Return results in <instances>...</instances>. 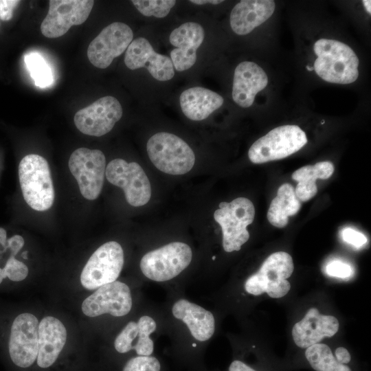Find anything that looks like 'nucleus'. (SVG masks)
Returning <instances> with one entry per match:
<instances>
[{
  "instance_id": "nucleus-7",
  "label": "nucleus",
  "mask_w": 371,
  "mask_h": 371,
  "mask_svg": "<svg viewBox=\"0 0 371 371\" xmlns=\"http://www.w3.org/2000/svg\"><path fill=\"white\" fill-rule=\"evenodd\" d=\"M192 253L187 244L172 242L146 253L141 259L143 274L156 282L170 280L190 265Z\"/></svg>"
},
{
  "instance_id": "nucleus-25",
  "label": "nucleus",
  "mask_w": 371,
  "mask_h": 371,
  "mask_svg": "<svg viewBox=\"0 0 371 371\" xmlns=\"http://www.w3.org/2000/svg\"><path fill=\"white\" fill-rule=\"evenodd\" d=\"M301 207V202L296 196L293 187L284 183L279 187L277 196L271 201L267 212L269 222L276 227H285L289 217L296 214Z\"/></svg>"
},
{
  "instance_id": "nucleus-21",
  "label": "nucleus",
  "mask_w": 371,
  "mask_h": 371,
  "mask_svg": "<svg viewBox=\"0 0 371 371\" xmlns=\"http://www.w3.org/2000/svg\"><path fill=\"white\" fill-rule=\"evenodd\" d=\"M276 4L272 0H243L230 14L232 30L238 35H246L266 21L273 14Z\"/></svg>"
},
{
  "instance_id": "nucleus-18",
  "label": "nucleus",
  "mask_w": 371,
  "mask_h": 371,
  "mask_svg": "<svg viewBox=\"0 0 371 371\" xmlns=\"http://www.w3.org/2000/svg\"><path fill=\"white\" fill-rule=\"evenodd\" d=\"M339 327L337 319L332 315L320 314L316 308H311L304 317L295 324L292 337L295 345L307 348L319 344L324 337L335 335Z\"/></svg>"
},
{
  "instance_id": "nucleus-23",
  "label": "nucleus",
  "mask_w": 371,
  "mask_h": 371,
  "mask_svg": "<svg viewBox=\"0 0 371 371\" xmlns=\"http://www.w3.org/2000/svg\"><path fill=\"white\" fill-rule=\"evenodd\" d=\"M179 101L181 110L188 118L200 121L220 108L224 100L213 91L201 87H194L183 91L180 95Z\"/></svg>"
},
{
  "instance_id": "nucleus-43",
  "label": "nucleus",
  "mask_w": 371,
  "mask_h": 371,
  "mask_svg": "<svg viewBox=\"0 0 371 371\" xmlns=\"http://www.w3.org/2000/svg\"><path fill=\"white\" fill-rule=\"evenodd\" d=\"M27 251H24V252L22 254V257H23V258H25V259H27Z\"/></svg>"
},
{
  "instance_id": "nucleus-24",
  "label": "nucleus",
  "mask_w": 371,
  "mask_h": 371,
  "mask_svg": "<svg viewBox=\"0 0 371 371\" xmlns=\"http://www.w3.org/2000/svg\"><path fill=\"white\" fill-rule=\"evenodd\" d=\"M334 172V166L330 161H320L315 165L303 166L295 170L292 179L297 182L295 192L300 202L310 200L317 192L315 181L317 179H327Z\"/></svg>"
},
{
  "instance_id": "nucleus-45",
  "label": "nucleus",
  "mask_w": 371,
  "mask_h": 371,
  "mask_svg": "<svg viewBox=\"0 0 371 371\" xmlns=\"http://www.w3.org/2000/svg\"><path fill=\"white\" fill-rule=\"evenodd\" d=\"M212 259L214 260V259H215V256L212 257Z\"/></svg>"
},
{
  "instance_id": "nucleus-38",
  "label": "nucleus",
  "mask_w": 371,
  "mask_h": 371,
  "mask_svg": "<svg viewBox=\"0 0 371 371\" xmlns=\"http://www.w3.org/2000/svg\"><path fill=\"white\" fill-rule=\"evenodd\" d=\"M228 371H256L249 366H248L245 362L239 360H234L229 365Z\"/></svg>"
},
{
  "instance_id": "nucleus-6",
  "label": "nucleus",
  "mask_w": 371,
  "mask_h": 371,
  "mask_svg": "<svg viewBox=\"0 0 371 371\" xmlns=\"http://www.w3.org/2000/svg\"><path fill=\"white\" fill-rule=\"evenodd\" d=\"M307 142L306 133L298 126H280L257 139L248 157L254 164L281 159L300 150Z\"/></svg>"
},
{
  "instance_id": "nucleus-8",
  "label": "nucleus",
  "mask_w": 371,
  "mask_h": 371,
  "mask_svg": "<svg viewBox=\"0 0 371 371\" xmlns=\"http://www.w3.org/2000/svg\"><path fill=\"white\" fill-rule=\"evenodd\" d=\"M124 251L115 241L105 243L91 256L81 275L82 285L88 290L113 282L119 277L124 265Z\"/></svg>"
},
{
  "instance_id": "nucleus-4",
  "label": "nucleus",
  "mask_w": 371,
  "mask_h": 371,
  "mask_svg": "<svg viewBox=\"0 0 371 371\" xmlns=\"http://www.w3.org/2000/svg\"><path fill=\"white\" fill-rule=\"evenodd\" d=\"M293 269V259L288 253H273L260 269L247 278L245 289L254 295L267 293L272 298L282 297L290 291L291 284L286 279L292 275Z\"/></svg>"
},
{
  "instance_id": "nucleus-13",
  "label": "nucleus",
  "mask_w": 371,
  "mask_h": 371,
  "mask_svg": "<svg viewBox=\"0 0 371 371\" xmlns=\"http://www.w3.org/2000/svg\"><path fill=\"white\" fill-rule=\"evenodd\" d=\"M122 108L114 97L99 98L74 115L76 128L82 133L100 137L108 133L122 116Z\"/></svg>"
},
{
  "instance_id": "nucleus-33",
  "label": "nucleus",
  "mask_w": 371,
  "mask_h": 371,
  "mask_svg": "<svg viewBox=\"0 0 371 371\" xmlns=\"http://www.w3.org/2000/svg\"><path fill=\"white\" fill-rule=\"evenodd\" d=\"M326 271L328 276L345 278L351 276L352 269L346 263L341 261H333L327 265Z\"/></svg>"
},
{
  "instance_id": "nucleus-10",
  "label": "nucleus",
  "mask_w": 371,
  "mask_h": 371,
  "mask_svg": "<svg viewBox=\"0 0 371 371\" xmlns=\"http://www.w3.org/2000/svg\"><path fill=\"white\" fill-rule=\"evenodd\" d=\"M109 182L121 188L126 201L132 206L146 204L151 196V186L143 168L136 162L128 163L120 158L111 161L106 168Z\"/></svg>"
},
{
  "instance_id": "nucleus-26",
  "label": "nucleus",
  "mask_w": 371,
  "mask_h": 371,
  "mask_svg": "<svg viewBox=\"0 0 371 371\" xmlns=\"http://www.w3.org/2000/svg\"><path fill=\"white\" fill-rule=\"evenodd\" d=\"M304 357L315 371H352L348 365L338 362L325 344L319 343L306 348Z\"/></svg>"
},
{
  "instance_id": "nucleus-40",
  "label": "nucleus",
  "mask_w": 371,
  "mask_h": 371,
  "mask_svg": "<svg viewBox=\"0 0 371 371\" xmlns=\"http://www.w3.org/2000/svg\"><path fill=\"white\" fill-rule=\"evenodd\" d=\"M0 244L5 249L7 245L6 231L0 227Z\"/></svg>"
},
{
  "instance_id": "nucleus-36",
  "label": "nucleus",
  "mask_w": 371,
  "mask_h": 371,
  "mask_svg": "<svg viewBox=\"0 0 371 371\" xmlns=\"http://www.w3.org/2000/svg\"><path fill=\"white\" fill-rule=\"evenodd\" d=\"M25 243L24 239L21 236L14 235L7 240V245L5 247L10 249L12 257H14L17 253L23 247Z\"/></svg>"
},
{
  "instance_id": "nucleus-34",
  "label": "nucleus",
  "mask_w": 371,
  "mask_h": 371,
  "mask_svg": "<svg viewBox=\"0 0 371 371\" xmlns=\"http://www.w3.org/2000/svg\"><path fill=\"white\" fill-rule=\"evenodd\" d=\"M341 236L345 242L356 247H359L367 243V238L363 234L351 228L344 229Z\"/></svg>"
},
{
  "instance_id": "nucleus-32",
  "label": "nucleus",
  "mask_w": 371,
  "mask_h": 371,
  "mask_svg": "<svg viewBox=\"0 0 371 371\" xmlns=\"http://www.w3.org/2000/svg\"><path fill=\"white\" fill-rule=\"evenodd\" d=\"M4 277L15 282L23 280L28 275V268L22 262L10 256L3 269Z\"/></svg>"
},
{
  "instance_id": "nucleus-15",
  "label": "nucleus",
  "mask_w": 371,
  "mask_h": 371,
  "mask_svg": "<svg viewBox=\"0 0 371 371\" xmlns=\"http://www.w3.org/2000/svg\"><path fill=\"white\" fill-rule=\"evenodd\" d=\"M131 307L129 287L116 280L98 288L82 304V313L91 317L105 313L115 317L124 316L130 312Z\"/></svg>"
},
{
  "instance_id": "nucleus-31",
  "label": "nucleus",
  "mask_w": 371,
  "mask_h": 371,
  "mask_svg": "<svg viewBox=\"0 0 371 371\" xmlns=\"http://www.w3.org/2000/svg\"><path fill=\"white\" fill-rule=\"evenodd\" d=\"M160 361L153 356H137L130 359L122 371H161Z\"/></svg>"
},
{
  "instance_id": "nucleus-14",
  "label": "nucleus",
  "mask_w": 371,
  "mask_h": 371,
  "mask_svg": "<svg viewBox=\"0 0 371 371\" xmlns=\"http://www.w3.org/2000/svg\"><path fill=\"white\" fill-rule=\"evenodd\" d=\"M38 324V319L29 313L19 315L12 323L9 353L12 362L19 367H30L37 358Z\"/></svg>"
},
{
  "instance_id": "nucleus-2",
  "label": "nucleus",
  "mask_w": 371,
  "mask_h": 371,
  "mask_svg": "<svg viewBox=\"0 0 371 371\" xmlns=\"http://www.w3.org/2000/svg\"><path fill=\"white\" fill-rule=\"evenodd\" d=\"M19 177L23 198L37 211L49 209L54 200V189L47 160L38 155L25 156L19 165Z\"/></svg>"
},
{
  "instance_id": "nucleus-27",
  "label": "nucleus",
  "mask_w": 371,
  "mask_h": 371,
  "mask_svg": "<svg viewBox=\"0 0 371 371\" xmlns=\"http://www.w3.org/2000/svg\"><path fill=\"white\" fill-rule=\"evenodd\" d=\"M24 61L36 86L45 88L54 82L52 71L44 58L38 52L26 54Z\"/></svg>"
},
{
  "instance_id": "nucleus-39",
  "label": "nucleus",
  "mask_w": 371,
  "mask_h": 371,
  "mask_svg": "<svg viewBox=\"0 0 371 371\" xmlns=\"http://www.w3.org/2000/svg\"><path fill=\"white\" fill-rule=\"evenodd\" d=\"M190 2L197 4L202 5L205 3H212V4H218L223 2V1L219 0H191Z\"/></svg>"
},
{
  "instance_id": "nucleus-44",
  "label": "nucleus",
  "mask_w": 371,
  "mask_h": 371,
  "mask_svg": "<svg viewBox=\"0 0 371 371\" xmlns=\"http://www.w3.org/2000/svg\"><path fill=\"white\" fill-rule=\"evenodd\" d=\"M306 67V69H307L308 71H313V67H310V66H308V65H307Z\"/></svg>"
},
{
  "instance_id": "nucleus-22",
  "label": "nucleus",
  "mask_w": 371,
  "mask_h": 371,
  "mask_svg": "<svg viewBox=\"0 0 371 371\" xmlns=\"http://www.w3.org/2000/svg\"><path fill=\"white\" fill-rule=\"evenodd\" d=\"M172 312L175 318L186 324L196 340L205 341L213 335L215 322L210 311L187 300L181 299L175 303Z\"/></svg>"
},
{
  "instance_id": "nucleus-11",
  "label": "nucleus",
  "mask_w": 371,
  "mask_h": 371,
  "mask_svg": "<svg viewBox=\"0 0 371 371\" xmlns=\"http://www.w3.org/2000/svg\"><path fill=\"white\" fill-rule=\"evenodd\" d=\"M91 0H50L48 12L41 23V33L54 38L65 34L73 25L83 23L93 6Z\"/></svg>"
},
{
  "instance_id": "nucleus-9",
  "label": "nucleus",
  "mask_w": 371,
  "mask_h": 371,
  "mask_svg": "<svg viewBox=\"0 0 371 371\" xmlns=\"http://www.w3.org/2000/svg\"><path fill=\"white\" fill-rule=\"evenodd\" d=\"M68 164L81 194L88 200L96 199L102 191L105 175L104 153L100 150L79 148L71 153Z\"/></svg>"
},
{
  "instance_id": "nucleus-35",
  "label": "nucleus",
  "mask_w": 371,
  "mask_h": 371,
  "mask_svg": "<svg viewBox=\"0 0 371 371\" xmlns=\"http://www.w3.org/2000/svg\"><path fill=\"white\" fill-rule=\"evenodd\" d=\"M20 3L15 0H0V19L3 21L10 20L14 8Z\"/></svg>"
},
{
  "instance_id": "nucleus-29",
  "label": "nucleus",
  "mask_w": 371,
  "mask_h": 371,
  "mask_svg": "<svg viewBox=\"0 0 371 371\" xmlns=\"http://www.w3.org/2000/svg\"><path fill=\"white\" fill-rule=\"evenodd\" d=\"M131 2L144 16L157 18L166 16L176 3L174 0H133Z\"/></svg>"
},
{
  "instance_id": "nucleus-28",
  "label": "nucleus",
  "mask_w": 371,
  "mask_h": 371,
  "mask_svg": "<svg viewBox=\"0 0 371 371\" xmlns=\"http://www.w3.org/2000/svg\"><path fill=\"white\" fill-rule=\"evenodd\" d=\"M137 323L138 339L134 350L137 356H150L154 350V344L150 338L157 327L155 320L147 315L141 317Z\"/></svg>"
},
{
  "instance_id": "nucleus-41",
  "label": "nucleus",
  "mask_w": 371,
  "mask_h": 371,
  "mask_svg": "<svg viewBox=\"0 0 371 371\" xmlns=\"http://www.w3.org/2000/svg\"><path fill=\"white\" fill-rule=\"evenodd\" d=\"M363 4L365 7V8L366 9L367 12L370 14L371 13V8H370V4H371V1L369 0H363Z\"/></svg>"
},
{
  "instance_id": "nucleus-12",
  "label": "nucleus",
  "mask_w": 371,
  "mask_h": 371,
  "mask_svg": "<svg viewBox=\"0 0 371 371\" xmlns=\"http://www.w3.org/2000/svg\"><path fill=\"white\" fill-rule=\"evenodd\" d=\"M133 38V31L128 25L120 22L111 23L90 43L87 57L93 66L105 69L126 50Z\"/></svg>"
},
{
  "instance_id": "nucleus-16",
  "label": "nucleus",
  "mask_w": 371,
  "mask_h": 371,
  "mask_svg": "<svg viewBox=\"0 0 371 371\" xmlns=\"http://www.w3.org/2000/svg\"><path fill=\"white\" fill-rule=\"evenodd\" d=\"M126 66L132 70L146 67L156 80L166 81L175 75L170 58L156 52L149 41L144 37L132 41L124 56Z\"/></svg>"
},
{
  "instance_id": "nucleus-42",
  "label": "nucleus",
  "mask_w": 371,
  "mask_h": 371,
  "mask_svg": "<svg viewBox=\"0 0 371 371\" xmlns=\"http://www.w3.org/2000/svg\"><path fill=\"white\" fill-rule=\"evenodd\" d=\"M4 278L5 277L3 275V269L0 268V284L1 283V282L3 281Z\"/></svg>"
},
{
  "instance_id": "nucleus-5",
  "label": "nucleus",
  "mask_w": 371,
  "mask_h": 371,
  "mask_svg": "<svg viewBox=\"0 0 371 371\" xmlns=\"http://www.w3.org/2000/svg\"><path fill=\"white\" fill-rule=\"evenodd\" d=\"M254 216V206L245 197L219 203V209L214 212V218L221 227L223 247L226 252L239 251L249 240L247 227L252 223Z\"/></svg>"
},
{
  "instance_id": "nucleus-1",
  "label": "nucleus",
  "mask_w": 371,
  "mask_h": 371,
  "mask_svg": "<svg viewBox=\"0 0 371 371\" xmlns=\"http://www.w3.org/2000/svg\"><path fill=\"white\" fill-rule=\"evenodd\" d=\"M313 49L317 58L313 69L324 80L336 84H350L358 78L359 58L346 44L332 39L317 41Z\"/></svg>"
},
{
  "instance_id": "nucleus-17",
  "label": "nucleus",
  "mask_w": 371,
  "mask_h": 371,
  "mask_svg": "<svg viewBox=\"0 0 371 371\" xmlns=\"http://www.w3.org/2000/svg\"><path fill=\"white\" fill-rule=\"evenodd\" d=\"M204 30L196 23L188 22L170 33L169 41L175 47L170 52V60L178 71L192 67L196 61V50L204 39Z\"/></svg>"
},
{
  "instance_id": "nucleus-37",
  "label": "nucleus",
  "mask_w": 371,
  "mask_h": 371,
  "mask_svg": "<svg viewBox=\"0 0 371 371\" xmlns=\"http://www.w3.org/2000/svg\"><path fill=\"white\" fill-rule=\"evenodd\" d=\"M333 355L336 360L341 363L348 365L351 362V355L344 347L340 346L337 348Z\"/></svg>"
},
{
  "instance_id": "nucleus-30",
  "label": "nucleus",
  "mask_w": 371,
  "mask_h": 371,
  "mask_svg": "<svg viewBox=\"0 0 371 371\" xmlns=\"http://www.w3.org/2000/svg\"><path fill=\"white\" fill-rule=\"evenodd\" d=\"M138 337V326L135 322H128L114 341V347L119 353H126L134 350L133 342Z\"/></svg>"
},
{
  "instance_id": "nucleus-20",
  "label": "nucleus",
  "mask_w": 371,
  "mask_h": 371,
  "mask_svg": "<svg viewBox=\"0 0 371 371\" xmlns=\"http://www.w3.org/2000/svg\"><path fill=\"white\" fill-rule=\"evenodd\" d=\"M37 364L42 368L52 366L57 359L67 341V330L57 318L47 316L38 324Z\"/></svg>"
},
{
  "instance_id": "nucleus-3",
  "label": "nucleus",
  "mask_w": 371,
  "mask_h": 371,
  "mask_svg": "<svg viewBox=\"0 0 371 371\" xmlns=\"http://www.w3.org/2000/svg\"><path fill=\"white\" fill-rule=\"evenodd\" d=\"M146 150L153 165L166 174L183 175L194 165L193 150L185 141L172 133L153 135L147 142Z\"/></svg>"
},
{
  "instance_id": "nucleus-19",
  "label": "nucleus",
  "mask_w": 371,
  "mask_h": 371,
  "mask_svg": "<svg viewBox=\"0 0 371 371\" xmlns=\"http://www.w3.org/2000/svg\"><path fill=\"white\" fill-rule=\"evenodd\" d=\"M268 77L256 63L244 61L238 65L234 74L232 98L240 106L252 105L256 94L264 89Z\"/></svg>"
}]
</instances>
